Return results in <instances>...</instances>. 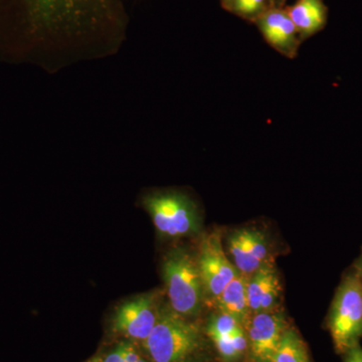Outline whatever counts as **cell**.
<instances>
[{
    "mask_svg": "<svg viewBox=\"0 0 362 362\" xmlns=\"http://www.w3.org/2000/svg\"><path fill=\"white\" fill-rule=\"evenodd\" d=\"M152 362H190L204 349L199 328L169 308L160 309L158 319L143 342Z\"/></svg>",
    "mask_w": 362,
    "mask_h": 362,
    "instance_id": "1",
    "label": "cell"
},
{
    "mask_svg": "<svg viewBox=\"0 0 362 362\" xmlns=\"http://www.w3.org/2000/svg\"><path fill=\"white\" fill-rule=\"evenodd\" d=\"M162 274L171 310L185 318L199 315L206 293L197 259L177 247L164 259Z\"/></svg>",
    "mask_w": 362,
    "mask_h": 362,
    "instance_id": "2",
    "label": "cell"
},
{
    "mask_svg": "<svg viewBox=\"0 0 362 362\" xmlns=\"http://www.w3.org/2000/svg\"><path fill=\"white\" fill-rule=\"evenodd\" d=\"M157 232L168 238L197 235L201 230L199 207L185 192L177 190H157L142 199Z\"/></svg>",
    "mask_w": 362,
    "mask_h": 362,
    "instance_id": "3",
    "label": "cell"
},
{
    "mask_svg": "<svg viewBox=\"0 0 362 362\" xmlns=\"http://www.w3.org/2000/svg\"><path fill=\"white\" fill-rule=\"evenodd\" d=\"M327 325L338 354H344L358 344L362 337V279L354 272L338 286Z\"/></svg>",
    "mask_w": 362,
    "mask_h": 362,
    "instance_id": "4",
    "label": "cell"
},
{
    "mask_svg": "<svg viewBox=\"0 0 362 362\" xmlns=\"http://www.w3.org/2000/svg\"><path fill=\"white\" fill-rule=\"evenodd\" d=\"M197 263L204 293L214 301L238 275L237 269L223 250L218 233H211L202 240Z\"/></svg>",
    "mask_w": 362,
    "mask_h": 362,
    "instance_id": "5",
    "label": "cell"
},
{
    "mask_svg": "<svg viewBox=\"0 0 362 362\" xmlns=\"http://www.w3.org/2000/svg\"><path fill=\"white\" fill-rule=\"evenodd\" d=\"M228 258L238 273L250 278L270 262V245L258 228H242L228 238Z\"/></svg>",
    "mask_w": 362,
    "mask_h": 362,
    "instance_id": "6",
    "label": "cell"
},
{
    "mask_svg": "<svg viewBox=\"0 0 362 362\" xmlns=\"http://www.w3.org/2000/svg\"><path fill=\"white\" fill-rule=\"evenodd\" d=\"M160 308L154 293L129 300L117 309L113 329L131 339L144 342L157 322Z\"/></svg>",
    "mask_w": 362,
    "mask_h": 362,
    "instance_id": "7",
    "label": "cell"
},
{
    "mask_svg": "<svg viewBox=\"0 0 362 362\" xmlns=\"http://www.w3.org/2000/svg\"><path fill=\"white\" fill-rule=\"evenodd\" d=\"M288 327L284 313L281 311L259 312L250 315L244 329L257 362H271Z\"/></svg>",
    "mask_w": 362,
    "mask_h": 362,
    "instance_id": "8",
    "label": "cell"
},
{
    "mask_svg": "<svg viewBox=\"0 0 362 362\" xmlns=\"http://www.w3.org/2000/svg\"><path fill=\"white\" fill-rule=\"evenodd\" d=\"M255 20L264 39L274 49L289 59L297 56L301 39L286 9L266 8Z\"/></svg>",
    "mask_w": 362,
    "mask_h": 362,
    "instance_id": "9",
    "label": "cell"
},
{
    "mask_svg": "<svg viewBox=\"0 0 362 362\" xmlns=\"http://www.w3.org/2000/svg\"><path fill=\"white\" fill-rule=\"evenodd\" d=\"M247 293L251 314L277 310L282 285L271 261L247 279Z\"/></svg>",
    "mask_w": 362,
    "mask_h": 362,
    "instance_id": "10",
    "label": "cell"
},
{
    "mask_svg": "<svg viewBox=\"0 0 362 362\" xmlns=\"http://www.w3.org/2000/svg\"><path fill=\"white\" fill-rule=\"evenodd\" d=\"M303 40L322 30L326 23V7L322 0H297L286 8Z\"/></svg>",
    "mask_w": 362,
    "mask_h": 362,
    "instance_id": "11",
    "label": "cell"
},
{
    "mask_svg": "<svg viewBox=\"0 0 362 362\" xmlns=\"http://www.w3.org/2000/svg\"><path fill=\"white\" fill-rule=\"evenodd\" d=\"M247 277L238 273V275L226 285L220 296L214 300L218 311L228 314L237 319L244 327L251 315L247 302Z\"/></svg>",
    "mask_w": 362,
    "mask_h": 362,
    "instance_id": "12",
    "label": "cell"
},
{
    "mask_svg": "<svg viewBox=\"0 0 362 362\" xmlns=\"http://www.w3.org/2000/svg\"><path fill=\"white\" fill-rule=\"evenodd\" d=\"M271 362H311L306 344L296 330H285Z\"/></svg>",
    "mask_w": 362,
    "mask_h": 362,
    "instance_id": "13",
    "label": "cell"
},
{
    "mask_svg": "<svg viewBox=\"0 0 362 362\" xmlns=\"http://www.w3.org/2000/svg\"><path fill=\"white\" fill-rule=\"evenodd\" d=\"M240 328H243V326L237 319L228 314L218 311L207 321L206 333L209 338L230 337Z\"/></svg>",
    "mask_w": 362,
    "mask_h": 362,
    "instance_id": "14",
    "label": "cell"
},
{
    "mask_svg": "<svg viewBox=\"0 0 362 362\" xmlns=\"http://www.w3.org/2000/svg\"><path fill=\"white\" fill-rule=\"evenodd\" d=\"M266 0H233L230 8L235 13L243 16H254L255 18L259 13L265 11Z\"/></svg>",
    "mask_w": 362,
    "mask_h": 362,
    "instance_id": "15",
    "label": "cell"
},
{
    "mask_svg": "<svg viewBox=\"0 0 362 362\" xmlns=\"http://www.w3.org/2000/svg\"><path fill=\"white\" fill-rule=\"evenodd\" d=\"M211 339L223 361L235 362L239 361L240 356L235 351V349H233L230 337H211Z\"/></svg>",
    "mask_w": 362,
    "mask_h": 362,
    "instance_id": "16",
    "label": "cell"
},
{
    "mask_svg": "<svg viewBox=\"0 0 362 362\" xmlns=\"http://www.w3.org/2000/svg\"><path fill=\"white\" fill-rule=\"evenodd\" d=\"M118 349L125 362H146L129 343H122L119 345Z\"/></svg>",
    "mask_w": 362,
    "mask_h": 362,
    "instance_id": "17",
    "label": "cell"
},
{
    "mask_svg": "<svg viewBox=\"0 0 362 362\" xmlns=\"http://www.w3.org/2000/svg\"><path fill=\"white\" fill-rule=\"evenodd\" d=\"M344 362H362V347L361 344L354 345L344 354Z\"/></svg>",
    "mask_w": 362,
    "mask_h": 362,
    "instance_id": "18",
    "label": "cell"
},
{
    "mask_svg": "<svg viewBox=\"0 0 362 362\" xmlns=\"http://www.w3.org/2000/svg\"><path fill=\"white\" fill-rule=\"evenodd\" d=\"M104 362H125L124 361L122 354H121L120 350L117 347L116 350L111 352L108 356L105 358Z\"/></svg>",
    "mask_w": 362,
    "mask_h": 362,
    "instance_id": "19",
    "label": "cell"
},
{
    "mask_svg": "<svg viewBox=\"0 0 362 362\" xmlns=\"http://www.w3.org/2000/svg\"><path fill=\"white\" fill-rule=\"evenodd\" d=\"M352 268H354V271L352 272H354L356 275L358 276L359 278L362 279V252L359 258L356 259Z\"/></svg>",
    "mask_w": 362,
    "mask_h": 362,
    "instance_id": "20",
    "label": "cell"
},
{
    "mask_svg": "<svg viewBox=\"0 0 362 362\" xmlns=\"http://www.w3.org/2000/svg\"><path fill=\"white\" fill-rule=\"evenodd\" d=\"M233 0H223V6L226 7V8H230V4H232Z\"/></svg>",
    "mask_w": 362,
    "mask_h": 362,
    "instance_id": "21",
    "label": "cell"
},
{
    "mask_svg": "<svg viewBox=\"0 0 362 362\" xmlns=\"http://www.w3.org/2000/svg\"><path fill=\"white\" fill-rule=\"evenodd\" d=\"M90 362H104V361H102L101 358H94L93 361H90Z\"/></svg>",
    "mask_w": 362,
    "mask_h": 362,
    "instance_id": "22",
    "label": "cell"
},
{
    "mask_svg": "<svg viewBox=\"0 0 362 362\" xmlns=\"http://www.w3.org/2000/svg\"><path fill=\"white\" fill-rule=\"evenodd\" d=\"M283 1H285V0H283Z\"/></svg>",
    "mask_w": 362,
    "mask_h": 362,
    "instance_id": "23",
    "label": "cell"
}]
</instances>
